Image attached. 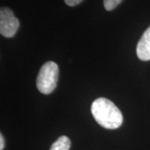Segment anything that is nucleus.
Instances as JSON below:
<instances>
[{"mask_svg": "<svg viewBox=\"0 0 150 150\" xmlns=\"http://www.w3.org/2000/svg\"><path fill=\"white\" fill-rule=\"evenodd\" d=\"M91 112L95 121L104 129H118L123 123V114L119 108L105 98H97L93 102Z\"/></svg>", "mask_w": 150, "mask_h": 150, "instance_id": "1", "label": "nucleus"}, {"mask_svg": "<svg viewBox=\"0 0 150 150\" xmlns=\"http://www.w3.org/2000/svg\"><path fill=\"white\" fill-rule=\"evenodd\" d=\"M59 79V66L48 61L41 67L37 77L38 89L43 94H50L55 89Z\"/></svg>", "mask_w": 150, "mask_h": 150, "instance_id": "2", "label": "nucleus"}, {"mask_svg": "<svg viewBox=\"0 0 150 150\" xmlns=\"http://www.w3.org/2000/svg\"><path fill=\"white\" fill-rule=\"evenodd\" d=\"M19 27V21L13 12L7 7L0 9V33L5 38H12L16 34Z\"/></svg>", "mask_w": 150, "mask_h": 150, "instance_id": "3", "label": "nucleus"}, {"mask_svg": "<svg viewBox=\"0 0 150 150\" xmlns=\"http://www.w3.org/2000/svg\"><path fill=\"white\" fill-rule=\"evenodd\" d=\"M136 53L138 58L142 61L150 60V26L143 33L137 44Z\"/></svg>", "mask_w": 150, "mask_h": 150, "instance_id": "4", "label": "nucleus"}, {"mask_svg": "<svg viewBox=\"0 0 150 150\" xmlns=\"http://www.w3.org/2000/svg\"><path fill=\"white\" fill-rule=\"evenodd\" d=\"M71 141L67 136H61L52 144L50 150H69Z\"/></svg>", "mask_w": 150, "mask_h": 150, "instance_id": "5", "label": "nucleus"}, {"mask_svg": "<svg viewBox=\"0 0 150 150\" xmlns=\"http://www.w3.org/2000/svg\"><path fill=\"white\" fill-rule=\"evenodd\" d=\"M123 0H103V6L105 9L108 11H111L117 8Z\"/></svg>", "mask_w": 150, "mask_h": 150, "instance_id": "6", "label": "nucleus"}, {"mask_svg": "<svg viewBox=\"0 0 150 150\" xmlns=\"http://www.w3.org/2000/svg\"><path fill=\"white\" fill-rule=\"evenodd\" d=\"M83 0H64L65 4L67 5L70 6V7H74V6L78 5L80 3H82Z\"/></svg>", "mask_w": 150, "mask_h": 150, "instance_id": "7", "label": "nucleus"}, {"mask_svg": "<svg viewBox=\"0 0 150 150\" xmlns=\"http://www.w3.org/2000/svg\"><path fill=\"white\" fill-rule=\"evenodd\" d=\"M5 146V141H4V138L3 136V134H0V150H4Z\"/></svg>", "mask_w": 150, "mask_h": 150, "instance_id": "8", "label": "nucleus"}]
</instances>
